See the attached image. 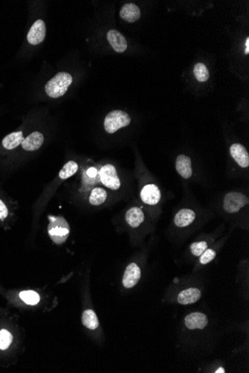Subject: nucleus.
Instances as JSON below:
<instances>
[{"label": "nucleus", "mask_w": 249, "mask_h": 373, "mask_svg": "<svg viewBox=\"0 0 249 373\" xmlns=\"http://www.w3.org/2000/svg\"><path fill=\"white\" fill-rule=\"evenodd\" d=\"M72 82V78L70 74L65 72H59L45 85V92L53 99L60 98L66 93Z\"/></svg>", "instance_id": "f257e3e1"}, {"label": "nucleus", "mask_w": 249, "mask_h": 373, "mask_svg": "<svg viewBox=\"0 0 249 373\" xmlns=\"http://www.w3.org/2000/svg\"><path fill=\"white\" fill-rule=\"evenodd\" d=\"M131 117L127 112L120 110L112 111L104 121V127L108 133H114L118 130L130 125Z\"/></svg>", "instance_id": "f03ea898"}, {"label": "nucleus", "mask_w": 249, "mask_h": 373, "mask_svg": "<svg viewBox=\"0 0 249 373\" xmlns=\"http://www.w3.org/2000/svg\"><path fill=\"white\" fill-rule=\"evenodd\" d=\"M48 232L52 240L56 244H62L68 239L69 226L68 222L61 217L49 218Z\"/></svg>", "instance_id": "7ed1b4c3"}, {"label": "nucleus", "mask_w": 249, "mask_h": 373, "mask_svg": "<svg viewBox=\"0 0 249 373\" xmlns=\"http://www.w3.org/2000/svg\"><path fill=\"white\" fill-rule=\"evenodd\" d=\"M249 203V198L244 194L231 192L226 194L223 200V208L226 213L234 214Z\"/></svg>", "instance_id": "20e7f679"}, {"label": "nucleus", "mask_w": 249, "mask_h": 373, "mask_svg": "<svg viewBox=\"0 0 249 373\" xmlns=\"http://www.w3.org/2000/svg\"><path fill=\"white\" fill-rule=\"evenodd\" d=\"M99 175L101 182L105 187L112 190H117L120 188V180L113 165L106 164L102 166L99 172Z\"/></svg>", "instance_id": "39448f33"}, {"label": "nucleus", "mask_w": 249, "mask_h": 373, "mask_svg": "<svg viewBox=\"0 0 249 373\" xmlns=\"http://www.w3.org/2000/svg\"><path fill=\"white\" fill-rule=\"evenodd\" d=\"M141 277V270L136 263L129 264L124 272L122 285L126 288H132L139 283Z\"/></svg>", "instance_id": "423d86ee"}, {"label": "nucleus", "mask_w": 249, "mask_h": 373, "mask_svg": "<svg viewBox=\"0 0 249 373\" xmlns=\"http://www.w3.org/2000/svg\"><path fill=\"white\" fill-rule=\"evenodd\" d=\"M140 198L143 203L148 205H156L160 202L161 193L155 184H147L140 192Z\"/></svg>", "instance_id": "0eeeda50"}, {"label": "nucleus", "mask_w": 249, "mask_h": 373, "mask_svg": "<svg viewBox=\"0 0 249 373\" xmlns=\"http://www.w3.org/2000/svg\"><path fill=\"white\" fill-rule=\"evenodd\" d=\"M45 37V22L42 20H38L30 28L27 35V40L32 45H38L44 41Z\"/></svg>", "instance_id": "6e6552de"}, {"label": "nucleus", "mask_w": 249, "mask_h": 373, "mask_svg": "<svg viewBox=\"0 0 249 373\" xmlns=\"http://www.w3.org/2000/svg\"><path fill=\"white\" fill-rule=\"evenodd\" d=\"M184 323L189 329H203L208 324V318L203 313L193 312L185 317Z\"/></svg>", "instance_id": "1a4fd4ad"}, {"label": "nucleus", "mask_w": 249, "mask_h": 373, "mask_svg": "<svg viewBox=\"0 0 249 373\" xmlns=\"http://www.w3.org/2000/svg\"><path fill=\"white\" fill-rule=\"evenodd\" d=\"M230 153L236 163L242 168L249 166V155L246 148L241 144L235 143L230 146Z\"/></svg>", "instance_id": "9d476101"}, {"label": "nucleus", "mask_w": 249, "mask_h": 373, "mask_svg": "<svg viewBox=\"0 0 249 373\" xmlns=\"http://www.w3.org/2000/svg\"><path fill=\"white\" fill-rule=\"evenodd\" d=\"M107 38L115 52L122 53L127 49V41L117 30H110L107 34Z\"/></svg>", "instance_id": "9b49d317"}, {"label": "nucleus", "mask_w": 249, "mask_h": 373, "mask_svg": "<svg viewBox=\"0 0 249 373\" xmlns=\"http://www.w3.org/2000/svg\"><path fill=\"white\" fill-rule=\"evenodd\" d=\"M202 297V292L197 287H190L185 289L179 293L178 296V303L183 306L193 304L199 301Z\"/></svg>", "instance_id": "f8f14e48"}, {"label": "nucleus", "mask_w": 249, "mask_h": 373, "mask_svg": "<svg viewBox=\"0 0 249 373\" xmlns=\"http://www.w3.org/2000/svg\"><path fill=\"white\" fill-rule=\"evenodd\" d=\"M44 141V136L42 133L40 132H34L23 139L21 145L24 150L27 152H34L42 146Z\"/></svg>", "instance_id": "ddd939ff"}, {"label": "nucleus", "mask_w": 249, "mask_h": 373, "mask_svg": "<svg viewBox=\"0 0 249 373\" xmlns=\"http://www.w3.org/2000/svg\"><path fill=\"white\" fill-rule=\"evenodd\" d=\"M176 168L178 173L184 179H189L193 175L191 159L186 155L181 154L178 156L176 159Z\"/></svg>", "instance_id": "4468645a"}, {"label": "nucleus", "mask_w": 249, "mask_h": 373, "mask_svg": "<svg viewBox=\"0 0 249 373\" xmlns=\"http://www.w3.org/2000/svg\"><path fill=\"white\" fill-rule=\"evenodd\" d=\"M119 16L126 22H135L140 18V10L135 4H125L121 8Z\"/></svg>", "instance_id": "2eb2a0df"}, {"label": "nucleus", "mask_w": 249, "mask_h": 373, "mask_svg": "<svg viewBox=\"0 0 249 373\" xmlns=\"http://www.w3.org/2000/svg\"><path fill=\"white\" fill-rule=\"evenodd\" d=\"M196 216V213L192 209H181L175 216V224L178 227H186L194 221Z\"/></svg>", "instance_id": "dca6fc26"}, {"label": "nucleus", "mask_w": 249, "mask_h": 373, "mask_svg": "<svg viewBox=\"0 0 249 373\" xmlns=\"http://www.w3.org/2000/svg\"><path fill=\"white\" fill-rule=\"evenodd\" d=\"M144 213L141 209L136 206L131 208L126 214V220L128 224L133 228L138 227L144 221Z\"/></svg>", "instance_id": "f3484780"}, {"label": "nucleus", "mask_w": 249, "mask_h": 373, "mask_svg": "<svg viewBox=\"0 0 249 373\" xmlns=\"http://www.w3.org/2000/svg\"><path fill=\"white\" fill-rule=\"evenodd\" d=\"M82 324L90 330H95L99 327V322L96 312L92 309H87L82 313Z\"/></svg>", "instance_id": "a211bd4d"}, {"label": "nucleus", "mask_w": 249, "mask_h": 373, "mask_svg": "<svg viewBox=\"0 0 249 373\" xmlns=\"http://www.w3.org/2000/svg\"><path fill=\"white\" fill-rule=\"evenodd\" d=\"M23 139L22 132H14V133L7 135L4 138L3 140H2V145L5 149H8V150H12V149L21 145Z\"/></svg>", "instance_id": "6ab92c4d"}, {"label": "nucleus", "mask_w": 249, "mask_h": 373, "mask_svg": "<svg viewBox=\"0 0 249 373\" xmlns=\"http://www.w3.org/2000/svg\"><path fill=\"white\" fill-rule=\"evenodd\" d=\"M108 197L106 191L101 187H96L92 189L89 197V202L92 206H99L105 203Z\"/></svg>", "instance_id": "aec40b11"}, {"label": "nucleus", "mask_w": 249, "mask_h": 373, "mask_svg": "<svg viewBox=\"0 0 249 373\" xmlns=\"http://www.w3.org/2000/svg\"><path fill=\"white\" fill-rule=\"evenodd\" d=\"M20 298L28 306H36L41 302L39 294L34 290H23L19 294Z\"/></svg>", "instance_id": "412c9836"}, {"label": "nucleus", "mask_w": 249, "mask_h": 373, "mask_svg": "<svg viewBox=\"0 0 249 373\" xmlns=\"http://www.w3.org/2000/svg\"><path fill=\"white\" fill-rule=\"evenodd\" d=\"M78 169H79L78 163H75V161H69L60 171L58 175H59V177L61 178V180H66V179L73 176L76 173Z\"/></svg>", "instance_id": "4be33fe9"}, {"label": "nucleus", "mask_w": 249, "mask_h": 373, "mask_svg": "<svg viewBox=\"0 0 249 373\" xmlns=\"http://www.w3.org/2000/svg\"><path fill=\"white\" fill-rule=\"evenodd\" d=\"M193 72H194L196 79L200 82H207L209 77H210L207 66L202 63H198L197 64H196L194 69H193Z\"/></svg>", "instance_id": "5701e85b"}, {"label": "nucleus", "mask_w": 249, "mask_h": 373, "mask_svg": "<svg viewBox=\"0 0 249 373\" xmlns=\"http://www.w3.org/2000/svg\"><path fill=\"white\" fill-rule=\"evenodd\" d=\"M13 341V335L7 329L0 330V350H6Z\"/></svg>", "instance_id": "b1692460"}, {"label": "nucleus", "mask_w": 249, "mask_h": 373, "mask_svg": "<svg viewBox=\"0 0 249 373\" xmlns=\"http://www.w3.org/2000/svg\"><path fill=\"white\" fill-rule=\"evenodd\" d=\"M207 249V243L204 241L194 242L190 245L192 254L195 256H200Z\"/></svg>", "instance_id": "393cba45"}, {"label": "nucleus", "mask_w": 249, "mask_h": 373, "mask_svg": "<svg viewBox=\"0 0 249 373\" xmlns=\"http://www.w3.org/2000/svg\"><path fill=\"white\" fill-rule=\"evenodd\" d=\"M216 251L213 249H207L204 253H202L199 257V262L202 264H208L210 262L213 261L216 257Z\"/></svg>", "instance_id": "a878e982"}, {"label": "nucleus", "mask_w": 249, "mask_h": 373, "mask_svg": "<svg viewBox=\"0 0 249 373\" xmlns=\"http://www.w3.org/2000/svg\"><path fill=\"white\" fill-rule=\"evenodd\" d=\"M8 215V208L2 200H0V220H3Z\"/></svg>", "instance_id": "bb28decb"}, {"label": "nucleus", "mask_w": 249, "mask_h": 373, "mask_svg": "<svg viewBox=\"0 0 249 373\" xmlns=\"http://www.w3.org/2000/svg\"><path fill=\"white\" fill-rule=\"evenodd\" d=\"M97 175V170L95 168L91 167L87 171V175L90 176V177H95Z\"/></svg>", "instance_id": "cd10ccee"}, {"label": "nucleus", "mask_w": 249, "mask_h": 373, "mask_svg": "<svg viewBox=\"0 0 249 373\" xmlns=\"http://www.w3.org/2000/svg\"><path fill=\"white\" fill-rule=\"evenodd\" d=\"M246 54L249 55V38H246Z\"/></svg>", "instance_id": "c85d7f7f"}, {"label": "nucleus", "mask_w": 249, "mask_h": 373, "mask_svg": "<svg viewBox=\"0 0 249 373\" xmlns=\"http://www.w3.org/2000/svg\"><path fill=\"white\" fill-rule=\"evenodd\" d=\"M215 373H226V370H225L224 368H223V367H220V368L218 369V370H216V371H215Z\"/></svg>", "instance_id": "c756f323"}]
</instances>
